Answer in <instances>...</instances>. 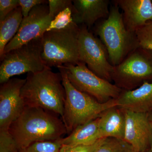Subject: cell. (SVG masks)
Instances as JSON below:
<instances>
[{
  "mask_svg": "<svg viewBox=\"0 0 152 152\" xmlns=\"http://www.w3.org/2000/svg\"><path fill=\"white\" fill-rule=\"evenodd\" d=\"M151 152V151H148V152Z\"/></svg>",
  "mask_w": 152,
  "mask_h": 152,
  "instance_id": "29",
  "label": "cell"
},
{
  "mask_svg": "<svg viewBox=\"0 0 152 152\" xmlns=\"http://www.w3.org/2000/svg\"><path fill=\"white\" fill-rule=\"evenodd\" d=\"M113 3L122 11L124 24L131 32L152 21V0H114Z\"/></svg>",
  "mask_w": 152,
  "mask_h": 152,
  "instance_id": "13",
  "label": "cell"
},
{
  "mask_svg": "<svg viewBox=\"0 0 152 152\" xmlns=\"http://www.w3.org/2000/svg\"><path fill=\"white\" fill-rule=\"evenodd\" d=\"M80 62L98 77L111 82L115 66L109 60L108 53L99 38L93 34L84 25L80 26L78 36Z\"/></svg>",
  "mask_w": 152,
  "mask_h": 152,
  "instance_id": "9",
  "label": "cell"
},
{
  "mask_svg": "<svg viewBox=\"0 0 152 152\" xmlns=\"http://www.w3.org/2000/svg\"><path fill=\"white\" fill-rule=\"evenodd\" d=\"M61 66L65 70L69 81L76 89L90 95L101 103L117 99L123 91L115 85L98 77L85 63Z\"/></svg>",
  "mask_w": 152,
  "mask_h": 152,
  "instance_id": "8",
  "label": "cell"
},
{
  "mask_svg": "<svg viewBox=\"0 0 152 152\" xmlns=\"http://www.w3.org/2000/svg\"><path fill=\"white\" fill-rule=\"evenodd\" d=\"M19 7V0H0V22Z\"/></svg>",
  "mask_w": 152,
  "mask_h": 152,
  "instance_id": "26",
  "label": "cell"
},
{
  "mask_svg": "<svg viewBox=\"0 0 152 152\" xmlns=\"http://www.w3.org/2000/svg\"><path fill=\"white\" fill-rule=\"evenodd\" d=\"M80 26L76 23L60 30L46 31L42 36V58L47 66L77 65L80 61Z\"/></svg>",
  "mask_w": 152,
  "mask_h": 152,
  "instance_id": "5",
  "label": "cell"
},
{
  "mask_svg": "<svg viewBox=\"0 0 152 152\" xmlns=\"http://www.w3.org/2000/svg\"></svg>",
  "mask_w": 152,
  "mask_h": 152,
  "instance_id": "30",
  "label": "cell"
},
{
  "mask_svg": "<svg viewBox=\"0 0 152 152\" xmlns=\"http://www.w3.org/2000/svg\"><path fill=\"white\" fill-rule=\"evenodd\" d=\"M94 32L105 46L110 62L114 66L119 64L131 52L140 47L136 33L126 28L122 14L115 4L110 7L107 18L95 24Z\"/></svg>",
  "mask_w": 152,
  "mask_h": 152,
  "instance_id": "4",
  "label": "cell"
},
{
  "mask_svg": "<svg viewBox=\"0 0 152 152\" xmlns=\"http://www.w3.org/2000/svg\"><path fill=\"white\" fill-rule=\"evenodd\" d=\"M124 111L126 118L124 140L139 152L145 151L152 142V126L149 113Z\"/></svg>",
  "mask_w": 152,
  "mask_h": 152,
  "instance_id": "12",
  "label": "cell"
},
{
  "mask_svg": "<svg viewBox=\"0 0 152 152\" xmlns=\"http://www.w3.org/2000/svg\"><path fill=\"white\" fill-rule=\"evenodd\" d=\"M58 68L65 90L66 97L62 120L67 134H70L79 126L100 117L108 109L118 107L116 99L101 103L90 95L76 89L69 81L65 70L61 66Z\"/></svg>",
  "mask_w": 152,
  "mask_h": 152,
  "instance_id": "3",
  "label": "cell"
},
{
  "mask_svg": "<svg viewBox=\"0 0 152 152\" xmlns=\"http://www.w3.org/2000/svg\"><path fill=\"white\" fill-rule=\"evenodd\" d=\"M56 115L41 108L26 107L9 129L18 151L35 142L55 141L63 138L67 133L62 120Z\"/></svg>",
  "mask_w": 152,
  "mask_h": 152,
  "instance_id": "1",
  "label": "cell"
},
{
  "mask_svg": "<svg viewBox=\"0 0 152 152\" xmlns=\"http://www.w3.org/2000/svg\"><path fill=\"white\" fill-rule=\"evenodd\" d=\"M73 18L77 24L84 25L89 30L110 13L109 0H74Z\"/></svg>",
  "mask_w": 152,
  "mask_h": 152,
  "instance_id": "14",
  "label": "cell"
},
{
  "mask_svg": "<svg viewBox=\"0 0 152 152\" xmlns=\"http://www.w3.org/2000/svg\"><path fill=\"white\" fill-rule=\"evenodd\" d=\"M135 33L140 47L152 50V21L147 23Z\"/></svg>",
  "mask_w": 152,
  "mask_h": 152,
  "instance_id": "22",
  "label": "cell"
},
{
  "mask_svg": "<svg viewBox=\"0 0 152 152\" xmlns=\"http://www.w3.org/2000/svg\"><path fill=\"white\" fill-rule=\"evenodd\" d=\"M97 152H139L124 139L108 137Z\"/></svg>",
  "mask_w": 152,
  "mask_h": 152,
  "instance_id": "19",
  "label": "cell"
},
{
  "mask_svg": "<svg viewBox=\"0 0 152 152\" xmlns=\"http://www.w3.org/2000/svg\"><path fill=\"white\" fill-rule=\"evenodd\" d=\"M52 20L47 4L36 6L27 16L23 18L18 33L5 48L2 57L14 49L43 36Z\"/></svg>",
  "mask_w": 152,
  "mask_h": 152,
  "instance_id": "10",
  "label": "cell"
},
{
  "mask_svg": "<svg viewBox=\"0 0 152 152\" xmlns=\"http://www.w3.org/2000/svg\"><path fill=\"white\" fill-rule=\"evenodd\" d=\"M74 8H67L57 15L51 22L47 31L63 29L75 23L73 18Z\"/></svg>",
  "mask_w": 152,
  "mask_h": 152,
  "instance_id": "20",
  "label": "cell"
},
{
  "mask_svg": "<svg viewBox=\"0 0 152 152\" xmlns=\"http://www.w3.org/2000/svg\"><path fill=\"white\" fill-rule=\"evenodd\" d=\"M0 152H18L16 144L9 130L0 131Z\"/></svg>",
  "mask_w": 152,
  "mask_h": 152,
  "instance_id": "25",
  "label": "cell"
},
{
  "mask_svg": "<svg viewBox=\"0 0 152 152\" xmlns=\"http://www.w3.org/2000/svg\"><path fill=\"white\" fill-rule=\"evenodd\" d=\"M42 36L8 52L1 58L0 83L26 73L43 71L47 66L42 58Z\"/></svg>",
  "mask_w": 152,
  "mask_h": 152,
  "instance_id": "6",
  "label": "cell"
},
{
  "mask_svg": "<svg viewBox=\"0 0 152 152\" xmlns=\"http://www.w3.org/2000/svg\"><path fill=\"white\" fill-rule=\"evenodd\" d=\"M118 107L139 113L152 111V82H145L134 90H123L116 99Z\"/></svg>",
  "mask_w": 152,
  "mask_h": 152,
  "instance_id": "15",
  "label": "cell"
},
{
  "mask_svg": "<svg viewBox=\"0 0 152 152\" xmlns=\"http://www.w3.org/2000/svg\"><path fill=\"white\" fill-rule=\"evenodd\" d=\"M126 118L124 111L118 107L108 109L99 117V129L102 138H124Z\"/></svg>",
  "mask_w": 152,
  "mask_h": 152,
  "instance_id": "16",
  "label": "cell"
},
{
  "mask_svg": "<svg viewBox=\"0 0 152 152\" xmlns=\"http://www.w3.org/2000/svg\"><path fill=\"white\" fill-rule=\"evenodd\" d=\"M19 6L21 9L23 18L27 16L30 12L36 6L48 4V1L45 0H19Z\"/></svg>",
  "mask_w": 152,
  "mask_h": 152,
  "instance_id": "27",
  "label": "cell"
},
{
  "mask_svg": "<svg viewBox=\"0 0 152 152\" xmlns=\"http://www.w3.org/2000/svg\"><path fill=\"white\" fill-rule=\"evenodd\" d=\"M105 138H102L91 145H64L61 147L60 152H97Z\"/></svg>",
  "mask_w": 152,
  "mask_h": 152,
  "instance_id": "23",
  "label": "cell"
},
{
  "mask_svg": "<svg viewBox=\"0 0 152 152\" xmlns=\"http://www.w3.org/2000/svg\"><path fill=\"white\" fill-rule=\"evenodd\" d=\"M48 6L49 15L53 20L67 8H74L72 1L70 0H49Z\"/></svg>",
  "mask_w": 152,
  "mask_h": 152,
  "instance_id": "24",
  "label": "cell"
},
{
  "mask_svg": "<svg viewBox=\"0 0 152 152\" xmlns=\"http://www.w3.org/2000/svg\"><path fill=\"white\" fill-rule=\"evenodd\" d=\"M62 145L55 141L37 142L18 152H60Z\"/></svg>",
  "mask_w": 152,
  "mask_h": 152,
  "instance_id": "21",
  "label": "cell"
},
{
  "mask_svg": "<svg viewBox=\"0 0 152 152\" xmlns=\"http://www.w3.org/2000/svg\"><path fill=\"white\" fill-rule=\"evenodd\" d=\"M23 19L21 9L19 7L0 22V58L7 45L16 35Z\"/></svg>",
  "mask_w": 152,
  "mask_h": 152,
  "instance_id": "18",
  "label": "cell"
},
{
  "mask_svg": "<svg viewBox=\"0 0 152 152\" xmlns=\"http://www.w3.org/2000/svg\"><path fill=\"white\" fill-rule=\"evenodd\" d=\"M150 118H151V122L152 126V111L149 113ZM151 152H152V142L151 145Z\"/></svg>",
  "mask_w": 152,
  "mask_h": 152,
  "instance_id": "28",
  "label": "cell"
},
{
  "mask_svg": "<svg viewBox=\"0 0 152 152\" xmlns=\"http://www.w3.org/2000/svg\"><path fill=\"white\" fill-rule=\"evenodd\" d=\"M99 117L76 128L65 138L58 140L62 145L75 146L94 143L101 137L99 129Z\"/></svg>",
  "mask_w": 152,
  "mask_h": 152,
  "instance_id": "17",
  "label": "cell"
},
{
  "mask_svg": "<svg viewBox=\"0 0 152 152\" xmlns=\"http://www.w3.org/2000/svg\"><path fill=\"white\" fill-rule=\"evenodd\" d=\"M26 79L12 78L0 87V131L9 130L11 124L22 113L25 108L21 96Z\"/></svg>",
  "mask_w": 152,
  "mask_h": 152,
  "instance_id": "11",
  "label": "cell"
},
{
  "mask_svg": "<svg viewBox=\"0 0 152 152\" xmlns=\"http://www.w3.org/2000/svg\"><path fill=\"white\" fill-rule=\"evenodd\" d=\"M26 79L21 91L26 107L41 108L62 118L66 95L61 73L48 67L28 73Z\"/></svg>",
  "mask_w": 152,
  "mask_h": 152,
  "instance_id": "2",
  "label": "cell"
},
{
  "mask_svg": "<svg viewBox=\"0 0 152 152\" xmlns=\"http://www.w3.org/2000/svg\"><path fill=\"white\" fill-rule=\"evenodd\" d=\"M112 80L122 90L134 89L152 82V50L139 47L115 66Z\"/></svg>",
  "mask_w": 152,
  "mask_h": 152,
  "instance_id": "7",
  "label": "cell"
}]
</instances>
